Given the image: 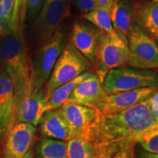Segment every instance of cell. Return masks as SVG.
Returning a JSON list of instances; mask_svg holds the SVG:
<instances>
[{"label": "cell", "instance_id": "d4e9b609", "mask_svg": "<svg viewBox=\"0 0 158 158\" xmlns=\"http://www.w3.org/2000/svg\"><path fill=\"white\" fill-rule=\"evenodd\" d=\"M45 0H27V16L29 21H34L40 11Z\"/></svg>", "mask_w": 158, "mask_h": 158}, {"label": "cell", "instance_id": "4316f807", "mask_svg": "<svg viewBox=\"0 0 158 158\" xmlns=\"http://www.w3.org/2000/svg\"><path fill=\"white\" fill-rule=\"evenodd\" d=\"M135 143H132L124 147L111 158H134V147Z\"/></svg>", "mask_w": 158, "mask_h": 158}, {"label": "cell", "instance_id": "52a82bcc", "mask_svg": "<svg viewBox=\"0 0 158 158\" xmlns=\"http://www.w3.org/2000/svg\"><path fill=\"white\" fill-rule=\"evenodd\" d=\"M130 58L127 65L143 70L158 69V43L133 23L127 36Z\"/></svg>", "mask_w": 158, "mask_h": 158}, {"label": "cell", "instance_id": "5bb4252c", "mask_svg": "<svg viewBox=\"0 0 158 158\" xmlns=\"http://www.w3.org/2000/svg\"><path fill=\"white\" fill-rule=\"evenodd\" d=\"M15 111L14 89L5 69L0 65V140L7 137Z\"/></svg>", "mask_w": 158, "mask_h": 158}, {"label": "cell", "instance_id": "484cf974", "mask_svg": "<svg viewBox=\"0 0 158 158\" xmlns=\"http://www.w3.org/2000/svg\"><path fill=\"white\" fill-rule=\"evenodd\" d=\"M77 8L81 13H88L98 8L94 0H74Z\"/></svg>", "mask_w": 158, "mask_h": 158}, {"label": "cell", "instance_id": "d6a6232c", "mask_svg": "<svg viewBox=\"0 0 158 158\" xmlns=\"http://www.w3.org/2000/svg\"><path fill=\"white\" fill-rule=\"evenodd\" d=\"M23 158H35V155H34V153H33L32 150H29Z\"/></svg>", "mask_w": 158, "mask_h": 158}, {"label": "cell", "instance_id": "cb8c5ba5", "mask_svg": "<svg viewBox=\"0 0 158 158\" xmlns=\"http://www.w3.org/2000/svg\"><path fill=\"white\" fill-rule=\"evenodd\" d=\"M135 141L146 152L158 155V124L140 133Z\"/></svg>", "mask_w": 158, "mask_h": 158}, {"label": "cell", "instance_id": "2e32d148", "mask_svg": "<svg viewBox=\"0 0 158 158\" xmlns=\"http://www.w3.org/2000/svg\"><path fill=\"white\" fill-rule=\"evenodd\" d=\"M133 21L158 43V2L135 3Z\"/></svg>", "mask_w": 158, "mask_h": 158}, {"label": "cell", "instance_id": "836d02e7", "mask_svg": "<svg viewBox=\"0 0 158 158\" xmlns=\"http://www.w3.org/2000/svg\"><path fill=\"white\" fill-rule=\"evenodd\" d=\"M153 2H158V0H152Z\"/></svg>", "mask_w": 158, "mask_h": 158}, {"label": "cell", "instance_id": "83f0119b", "mask_svg": "<svg viewBox=\"0 0 158 158\" xmlns=\"http://www.w3.org/2000/svg\"><path fill=\"white\" fill-rule=\"evenodd\" d=\"M152 112L156 120V124H158V91L149 99Z\"/></svg>", "mask_w": 158, "mask_h": 158}, {"label": "cell", "instance_id": "603a6c76", "mask_svg": "<svg viewBox=\"0 0 158 158\" xmlns=\"http://www.w3.org/2000/svg\"><path fill=\"white\" fill-rule=\"evenodd\" d=\"M15 0H0V37L13 29V15Z\"/></svg>", "mask_w": 158, "mask_h": 158}, {"label": "cell", "instance_id": "7a4b0ae2", "mask_svg": "<svg viewBox=\"0 0 158 158\" xmlns=\"http://www.w3.org/2000/svg\"><path fill=\"white\" fill-rule=\"evenodd\" d=\"M19 25L0 40V65L10 77L14 96L26 89L31 83V67L29 64L27 46Z\"/></svg>", "mask_w": 158, "mask_h": 158}, {"label": "cell", "instance_id": "6da1fadb", "mask_svg": "<svg viewBox=\"0 0 158 158\" xmlns=\"http://www.w3.org/2000/svg\"><path fill=\"white\" fill-rule=\"evenodd\" d=\"M149 99L122 111L99 114L81 136L92 144L95 158L113 157L128 144L136 143L140 133L155 125Z\"/></svg>", "mask_w": 158, "mask_h": 158}, {"label": "cell", "instance_id": "f1b7e54d", "mask_svg": "<svg viewBox=\"0 0 158 158\" xmlns=\"http://www.w3.org/2000/svg\"><path fill=\"white\" fill-rule=\"evenodd\" d=\"M27 0H20V13H19V25L23 27L26 16H27Z\"/></svg>", "mask_w": 158, "mask_h": 158}, {"label": "cell", "instance_id": "1f68e13d", "mask_svg": "<svg viewBox=\"0 0 158 158\" xmlns=\"http://www.w3.org/2000/svg\"><path fill=\"white\" fill-rule=\"evenodd\" d=\"M138 158H158V155H155V154L149 153L147 152H141L139 154V157Z\"/></svg>", "mask_w": 158, "mask_h": 158}, {"label": "cell", "instance_id": "ba28073f", "mask_svg": "<svg viewBox=\"0 0 158 158\" xmlns=\"http://www.w3.org/2000/svg\"><path fill=\"white\" fill-rule=\"evenodd\" d=\"M68 12L66 0H45L31 29L34 41L39 46L60 28Z\"/></svg>", "mask_w": 158, "mask_h": 158}, {"label": "cell", "instance_id": "7402d4cb", "mask_svg": "<svg viewBox=\"0 0 158 158\" xmlns=\"http://www.w3.org/2000/svg\"><path fill=\"white\" fill-rule=\"evenodd\" d=\"M68 158H95L92 145L82 137L69 140L67 143Z\"/></svg>", "mask_w": 158, "mask_h": 158}, {"label": "cell", "instance_id": "3957f363", "mask_svg": "<svg viewBox=\"0 0 158 158\" xmlns=\"http://www.w3.org/2000/svg\"><path fill=\"white\" fill-rule=\"evenodd\" d=\"M92 63L70 43L65 45L47 81L45 97L65 83L76 78L92 68Z\"/></svg>", "mask_w": 158, "mask_h": 158}, {"label": "cell", "instance_id": "9c48e42d", "mask_svg": "<svg viewBox=\"0 0 158 158\" xmlns=\"http://www.w3.org/2000/svg\"><path fill=\"white\" fill-rule=\"evenodd\" d=\"M46 105L45 93L32 80L28 87L15 96V111L19 122L37 125L46 111Z\"/></svg>", "mask_w": 158, "mask_h": 158}, {"label": "cell", "instance_id": "5b68a950", "mask_svg": "<svg viewBox=\"0 0 158 158\" xmlns=\"http://www.w3.org/2000/svg\"><path fill=\"white\" fill-rule=\"evenodd\" d=\"M155 86H158V72L131 67L110 70L102 81V87L108 94Z\"/></svg>", "mask_w": 158, "mask_h": 158}, {"label": "cell", "instance_id": "4dcf8cb0", "mask_svg": "<svg viewBox=\"0 0 158 158\" xmlns=\"http://www.w3.org/2000/svg\"><path fill=\"white\" fill-rule=\"evenodd\" d=\"M114 0H94L98 7L110 11Z\"/></svg>", "mask_w": 158, "mask_h": 158}, {"label": "cell", "instance_id": "8fae6325", "mask_svg": "<svg viewBox=\"0 0 158 158\" xmlns=\"http://www.w3.org/2000/svg\"><path fill=\"white\" fill-rule=\"evenodd\" d=\"M59 112L66 122L69 130V140L81 137L85 130L99 115L93 108L65 102Z\"/></svg>", "mask_w": 158, "mask_h": 158}, {"label": "cell", "instance_id": "7c38bea8", "mask_svg": "<svg viewBox=\"0 0 158 158\" xmlns=\"http://www.w3.org/2000/svg\"><path fill=\"white\" fill-rule=\"evenodd\" d=\"M102 32L90 23L78 21L73 27L69 37V43L94 64L99 39Z\"/></svg>", "mask_w": 158, "mask_h": 158}, {"label": "cell", "instance_id": "4fadbf2b", "mask_svg": "<svg viewBox=\"0 0 158 158\" xmlns=\"http://www.w3.org/2000/svg\"><path fill=\"white\" fill-rule=\"evenodd\" d=\"M36 128L31 124L19 122L10 130L3 158H23L35 138Z\"/></svg>", "mask_w": 158, "mask_h": 158}, {"label": "cell", "instance_id": "ac0fdd59", "mask_svg": "<svg viewBox=\"0 0 158 158\" xmlns=\"http://www.w3.org/2000/svg\"><path fill=\"white\" fill-rule=\"evenodd\" d=\"M40 132L44 137L68 141L69 130L58 110L46 111L41 119Z\"/></svg>", "mask_w": 158, "mask_h": 158}, {"label": "cell", "instance_id": "d6986e66", "mask_svg": "<svg viewBox=\"0 0 158 158\" xmlns=\"http://www.w3.org/2000/svg\"><path fill=\"white\" fill-rule=\"evenodd\" d=\"M92 74V71H86L80 76L76 77L70 81L65 83L62 86L56 89L49 98L47 100L46 111L52 110H57L62 106V105L68 100L72 92L75 89L81 82L88 78ZM45 111V112H46Z\"/></svg>", "mask_w": 158, "mask_h": 158}, {"label": "cell", "instance_id": "44dd1931", "mask_svg": "<svg viewBox=\"0 0 158 158\" xmlns=\"http://www.w3.org/2000/svg\"><path fill=\"white\" fill-rule=\"evenodd\" d=\"M84 19L108 35L114 37L118 35V32L114 28L110 11L98 7L89 13H86Z\"/></svg>", "mask_w": 158, "mask_h": 158}, {"label": "cell", "instance_id": "ffe728a7", "mask_svg": "<svg viewBox=\"0 0 158 158\" xmlns=\"http://www.w3.org/2000/svg\"><path fill=\"white\" fill-rule=\"evenodd\" d=\"M38 158H68V147L64 141L43 138L37 145Z\"/></svg>", "mask_w": 158, "mask_h": 158}, {"label": "cell", "instance_id": "277c9868", "mask_svg": "<svg viewBox=\"0 0 158 158\" xmlns=\"http://www.w3.org/2000/svg\"><path fill=\"white\" fill-rule=\"evenodd\" d=\"M130 51L127 37L118 34L112 37L102 32L96 53V74L102 83L106 74L113 69L127 64Z\"/></svg>", "mask_w": 158, "mask_h": 158}, {"label": "cell", "instance_id": "e0dca14e", "mask_svg": "<svg viewBox=\"0 0 158 158\" xmlns=\"http://www.w3.org/2000/svg\"><path fill=\"white\" fill-rule=\"evenodd\" d=\"M134 10L135 2L130 0H114L110 11L114 29L127 38L134 23Z\"/></svg>", "mask_w": 158, "mask_h": 158}, {"label": "cell", "instance_id": "f546056e", "mask_svg": "<svg viewBox=\"0 0 158 158\" xmlns=\"http://www.w3.org/2000/svg\"><path fill=\"white\" fill-rule=\"evenodd\" d=\"M19 13H20V0H15V6L13 9V29L19 27Z\"/></svg>", "mask_w": 158, "mask_h": 158}, {"label": "cell", "instance_id": "9a60e30c", "mask_svg": "<svg viewBox=\"0 0 158 158\" xmlns=\"http://www.w3.org/2000/svg\"><path fill=\"white\" fill-rule=\"evenodd\" d=\"M107 94L100 78L92 73L75 88L66 102L94 108Z\"/></svg>", "mask_w": 158, "mask_h": 158}, {"label": "cell", "instance_id": "30bf717a", "mask_svg": "<svg viewBox=\"0 0 158 158\" xmlns=\"http://www.w3.org/2000/svg\"><path fill=\"white\" fill-rule=\"evenodd\" d=\"M157 91L158 86H155L107 94V96L94 108L98 110L99 114L120 112L150 98Z\"/></svg>", "mask_w": 158, "mask_h": 158}, {"label": "cell", "instance_id": "8992f818", "mask_svg": "<svg viewBox=\"0 0 158 158\" xmlns=\"http://www.w3.org/2000/svg\"><path fill=\"white\" fill-rule=\"evenodd\" d=\"M66 45V33L59 28L54 35L40 45L31 65V80L38 87L48 81L56 60Z\"/></svg>", "mask_w": 158, "mask_h": 158}]
</instances>
